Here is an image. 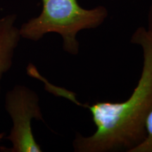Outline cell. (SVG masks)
<instances>
[{
  "label": "cell",
  "instance_id": "7a4b0ae2",
  "mask_svg": "<svg viewBox=\"0 0 152 152\" xmlns=\"http://www.w3.org/2000/svg\"><path fill=\"white\" fill-rule=\"evenodd\" d=\"M39 16L28 20L19 28L21 37L37 42L46 34L61 35L63 49L68 54L77 55L80 44L77 34L83 30L99 27L109 15L104 6L85 9L77 0H42Z\"/></svg>",
  "mask_w": 152,
  "mask_h": 152
},
{
  "label": "cell",
  "instance_id": "6da1fadb",
  "mask_svg": "<svg viewBox=\"0 0 152 152\" xmlns=\"http://www.w3.org/2000/svg\"><path fill=\"white\" fill-rule=\"evenodd\" d=\"M130 42L141 47L143 66L137 85L124 102L82 104L75 93L55 86L42 75L39 77L49 92L87 108L92 114L96 130L87 137L76 133L73 142L74 151L130 152L147 136L146 120L152 110V38L147 28L140 27L132 34Z\"/></svg>",
  "mask_w": 152,
  "mask_h": 152
},
{
  "label": "cell",
  "instance_id": "277c9868",
  "mask_svg": "<svg viewBox=\"0 0 152 152\" xmlns=\"http://www.w3.org/2000/svg\"><path fill=\"white\" fill-rule=\"evenodd\" d=\"M16 15L9 14L0 18V94L1 82L13 65L15 51L21 36L15 26Z\"/></svg>",
  "mask_w": 152,
  "mask_h": 152
},
{
  "label": "cell",
  "instance_id": "8992f818",
  "mask_svg": "<svg viewBox=\"0 0 152 152\" xmlns=\"http://www.w3.org/2000/svg\"><path fill=\"white\" fill-rule=\"evenodd\" d=\"M147 30L152 38V1L150 5L147 17Z\"/></svg>",
  "mask_w": 152,
  "mask_h": 152
},
{
  "label": "cell",
  "instance_id": "52a82bcc",
  "mask_svg": "<svg viewBox=\"0 0 152 152\" xmlns=\"http://www.w3.org/2000/svg\"><path fill=\"white\" fill-rule=\"evenodd\" d=\"M4 134V133H0V140H1V139L3 138Z\"/></svg>",
  "mask_w": 152,
  "mask_h": 152
},
{
  "label": "cell",
  "instance_id": "3957f363",
  "mask_svg": "<svg viewBox=\"0 0 152 152\" xmlns=\"http://www.w3.org/2000/svg\"><path fill=\"white\" fill-rule=\"evenodd\" d=\"M5 107L13 122L7 140L12 144L4 151L41 152L31 128L33 119L44 121L37 93L24 85H16L6 95Z\"/></svg>",
  "mask_w": 152,
  "mask_h": 152
},
{
  "label": "cell",
  "instance_id": "5b68a950",
  "mask_svg": "<svg viewBox=\"0 0 152 152\" xmlns=\"http://www.w3.org/2000/svg\"><path fill=\"white\" fill-rule=\"evenodd\" d=\"M147 136L144 141L131 150L130 152H152V110L146 120Z\"/></svg>",
  "mask_w": 152,
  "mask_h": 152
}]
</instances>
